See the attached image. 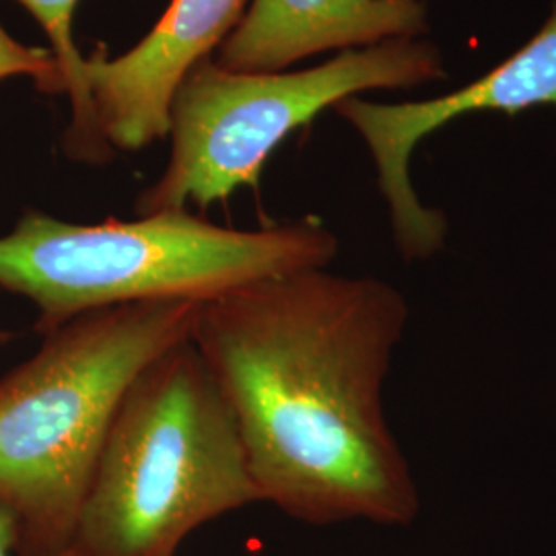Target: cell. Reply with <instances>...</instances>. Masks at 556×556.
I'll use <instances>...</instances> for the list:
<instances>
[{
    "instance_id": "obj_1",
    "label": "cell",
    "mask_w": 556,
    "mask_h": 556,
    "mask_svg": "<svg viewBox=\"0 0 556 556\" xmlns=\"http://www.w3.org/2000/svg\"><path fill=\"white\" fill-rule=\"evenodd\" d=\"M408 319L394 285L326 268L204 301L192 342L238 420L260 503L309 526L417 519V480L383 410Z\"/></svg>"
},
{
    "instance_id": "obj_2",
    "label": "cell",
    "mask_w": 556,
    "mask_h": 556,
    "mask_svg": "<svg viewBox=\"0 0 556 556\" xmlns=\"http://www.w3.org/2000/svg\"><path fill=\"white\" fill-rule=\"evenodd\" d=\"M204 301L101 309L43 334L0 378V505L17 519L20 556L75 544L105 435L140 371L190 340Z\"/></svg>"
},
{
    "instance_id": "obj_3",
    "label": "cell",
    "mask_w": 556,
    "mask_h": 556,
    "mask_svg": "<svg viewBox=\"0 0 556 556\" xmlns=\"http://www.w3.org/2000/svg\"><path fill=\"white\" fill-rule=\"evenodd\" d=\"M337 254V236L316 219L231 229L160 211L79 225L27 211L0 238V289L31 301L43 337L101 309L208 301L260 278L328 268Z\"/></svg>"
},
{
    "instance_id": "obj_4",
    "label": "cell",
    "mask_w": 556,
    "mask_h": 556,
    "mask_svg": "<svg viewBox=\"0 0 556 556\" xmlns=\"http://www.w3.org/2000/svg\"><path fill=\"white\" fill-rule=\"evenodd\" d=\"M260 503L238 420L192 338L122 396L80 511V556H178L200 526Z\"/></svg>"
},
{
    "instance_id": "obj_5",
    "label": "cell",
    "mask_w": 556,
    "mask_h": 556,
    "mask_svg": "<svg viewBox=\"0 0 556 556\" xmlns=\"http://www.w3.org/2000/svg\"><path fill=\"white\" fill-rule=\"evenodd\" d=\"M445 77L443 54L422 38L344 50L299 73H233L199 62L169 103L172 157L137 213L206 208L258 186L268 155L328 105L369 89H410Z\"/></svg>"
},
{
    "instance_id": "obj_6",
    "label": "cell",
    "mask_w": 556,
    "mask_h": 556,
    "mask_svg": "<svg viewBox=\"0 0 556 556\" xmlns=\"http://www.w3.org/2000/svg\"><path fill=\"white\" fill-rule=\"evenodd\" d=\"M536 105L556 108V0L536 36L484 77L435 100L376 103L344 98L334 105L365 140L378 169L397 252L408 262L439 254L447 239L445 215L418 199L410 161L420 140L450 122L478 112L517 114Z\"/></svg>"
},
{
    "instance_id": "obj_7",
    "label": "cell",
    "mask_w": 556,
    "mask_h": 556,
    "mask_svg": "<svg viewBox=\"0 0 556 556\" xmlns=\"http://www.w3.org/2000/svg\"><path fill=\"white\" fill-rule=\"evenodd\" d=\"M245 0H174L153 31L119 59L85 60V83L108 149L139 151L169 132L181 79L241 20Z\"/></svg>"
},
{
    "instance_id": "obj_8",
    "label": "cell",
    "mask_w": 556,
    "mask_h": 556,
    "mask_svg": "<svg viewBox=\"0 0 556 556\" xmlns=\"http://www.w3.org/2000/svg\"><path fill=\"white\" fill-rule=\"evenodd\" d=\"M429 31L427 0H254L220 46L233 73H280L326 50H355Z\"/></svg>"
},
{
    "instance_id": "obj_9",
    "label": "cell",
    "mask_w": 556,
    "mask_h": 556,
    "mask_svg": "<svg viewBox=\"0 0 556 556\" xmlns=\"http://www.w3.org/2000/svg\"><path fill=\"white\" fill-rule=\"evenodd\" d=\"M38 20L52 41V54L59 66L64 93L73 101V124L64 137V151L71 160L103 163L112 157L93 110V101L85 83V59L73 40V15L79 0H20Z\"/></svg>"
},
{
    "instance_id": "obj_10",
    "label": "cell",
    "mask_w": 556,
    "mask_h": 556,
    "mask_svg": "<svg viewBox=\"0 0 556 556\" xmlns=\"http://www.w3.org/2000/svg\"><path fill=\"white\" fill-rule=\"evenodd\" d=\"M27 75L43 93H64L52 50L25 46L0 25V80Z\"/></svg>"
},
{
    "instance_id": "obj_11",
    "label": "cell",
    "mask_w": 556,
    "mask_h": 556,
    "mask_svg": "<svg viewBox=\"0 0 556 556\" xmlns=\"http://www.w3.org/2000/svg\"><path fill=\"white\" fill-rule=\"evenodd\" d=\"M17 546H20L17 519L7 507L0 505V556H20L17 555ZM54 556H80V553L75 546H71L68 551Z\"/></svg>"
},
{
    "instance_id": "obj_12",
    "label": "cell",
    "mask_w": 556,
    "mask_h": 556,
    "mask_svg": "<svg viewBox=\"0 0 556 556\" xmlns=\"http://www.w3.org/2000/svg\"><path fill=\"white\" fill-rule=\"evenodd\" d=\"M20 338V332L9 330V328H0V351H4L9 344H13Z\"/></svg>"
}]
</instances>
